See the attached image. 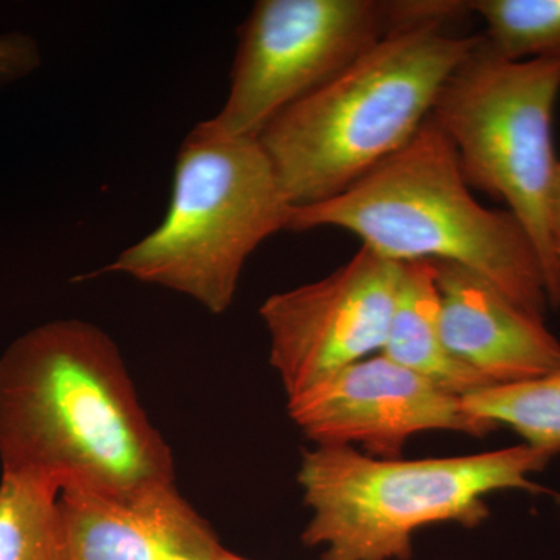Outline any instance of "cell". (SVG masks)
<instances>
[{
  "label": "cell",
  "mask_w": 560,
  "mask_h": 560,
  "mask_svg": "<svg viewBox=\"0 0 560 560\" xmlns=\"http://www.w3.org/2000/svg\"><path fill=\"white\" fill-rule=\"evenodd\" d=\"M290 209L259 139L201 121L180 145L161 226L101 272L178 291L221 315L250 254L287 230Z\"/></svg>",
  "instance_id": "5b68a950"
},
{
  "label": "cell",
  "mask_w": 560,
  "mask_h": 560,
  "mask_svg": "<svg viewBox=\"0 0 560 560\" xmlns=\"http://www.w3.org/2000/svg\"><path fill=\"white\" fill-rule=\"evenodd\" d=\"M559 92L560 57L506 60L480 35L431 110L455 147L467 184L503 201L529 235L551 307L560 305V270L548 232V198L559 161L552 139Z\"/></svg>",
  "instance_id": "8992f818"
},
{
  "label": "cell",
  "mask_w": 560,
  "mask_h": 560,
  "mask_svg": "<svg viewBox=\"0 0 560 560\" xmlns=\"http://www.w3.org/2000/svg\"><path fill=\"white\" fill-rule=\"evenodd\" d=\"M318 228L348 231L397 264L459 265L539 318L550 307L529 235L508 210L475 200L455 147L431 116L404 149L338 197L290 209L285 231Z\"/></svg>",
  "instance_id": "7a4b0ae2"
},
{
  "label": "cell",
  "mask_w": 560,
  "mask_h": 560,
  "mask_svg": "<svg viewBox=\"0 0 560 560\" xmlns=\"http://www.w3.org/2000/svg\"><path fill=\"white\" fill-rule=\"evenodd\" d=\"M58 495L46 482L2 475L0 560H66Z\"/></svg>",
  "instance_id": "5bb4252c"
},
{
  "label": "cell",
  "mask_w": 560,
  "mask_h": 560,
  "mask_svg": "<svg viewBox=\"0 0 560 560\" xmlns=\"http://www.w3.org/2000/svg\"><path fill=\"white\" fill-rule=\"evenodd\" d=\"M290 418L316 445H353L375 458H400L410 438L427 431L486 436L495 425L383 353L350 364L287 400Z\"/></svg>",
  "instance_id": "9c48e42d"
},
{
  "label": "cell",
  "mask_w": 560,
  "mask_h": 560,
  "mask_svg": "<svg viewBox=\"0 0 560 560\" xmlns=\"http://www.w3.org/2000/svg\"><path fill=\"white\" fill-rule=\"evenodd\" d=\"M463 401L470 415L497 429L510 427L526 445L552 456L560 452V370L534 381L489 386Z\"/></svg>",
  "instance_id": "4fadbf2b"
},
{
  "label": "cell",
  "mask_w": 560,
  "mask_h": 560,
  "mask_svg": "<svg viewBox=\"0 0 560 560\" xmlns=\"http://www.w3.org/2000/svg\"><path fill=\"white\" fill-rule=\"evenodd\" d=\"M452 22L401 25L265 128L259 142L291 208L338 197L418 135L480 39Z\"/></svg>",
  "instance_id": "3957f363"
},
{
  "label": "cell",
  "mask_w": 560,
  "mask_h": 560,
  "mask_svg": "<svg viewBox=\"0 0 560 560\" xmlns=\"http://www.w3.org/2000/svg\"><path fill=\"white\" fill-rule=\"evenodd\" d=\"M550 453L521 444L453 458L383 459L349 445H315L298 482L312 511L302 533L320 560H410L418 530L440 523L475 528L488 518L486 497L540 492L530 477Z\"/></svg>",
  "instance_id": "277c9868"
},
{
  "label": "cell",
  "mask_w": 560,
  "mask_h": 560,
  "mask_svg": "<svg viewBox=\"0 0 560 560\" xmlns=\"http://www.w3.org/2000/svg\"><path fill=\"white\" fill-rule=\"evenodd\" d=\"M2 475L55 489L130 493L175 482L116 342L80 319H57L0 357Z\"/></svg>",
  "instance_id": "6da1fadb"
},
{
  "label": "cell",
  "mask_w": 560,
  "mask_h": 560,
  "mask_svg": "<svg viewBox=\"0 0 560 560\" xmlns=\"http://www.w3.org/2000/svg\"><path fill=\"white\" fill-rule=\"evenodd\" d=\"M440 326L452 355L490 386L534 381L560 370V341L477 272L433 261Z\"/></svg>",
  "instance_id": "8fae6325"
},
{
  "label": "cell",
  "mask_w": 560,
  "mask_h": 560,
  "mask_svg": "<svg viewBox=\"0 0 560 560\" xmlns=\"http://www.w3.org/2000/svg\"><path fill=\"white\" fill-rule=\"evenodd\" d=\"M431 0H259L238 35L221 130L259 139L401 25L431 20Z\"/></svg>",
  "instance_id": "52a82bcc"
},
{
  "label": "cell",
  "mask_w": 560,
  "mask_h": 560,
  "mask_svg": "<svg viewBox=\"0 0 560 560\" xmlns=\"http://www.w3.org/2000/svg\"><path fill=\"white\" fill-rule=\"evenodd\" d=\"M486 44L512 61L560 57V0H475Z\"/></svg>",
  "instance_id": "9a60e30c"
},
{
  "label": "cell",
  "mask_w": 560,
  "mask_h": 560,
  "mask_svg": "<svg viewBox=\"0 0 560 560\" xmlns=\"http://www.w3.org/2000/svg\"><path fill=\"white\" fill-rule=\"evenodd\" d=\"M58 517L66 560H217L224 548L175 482L120 495L61 490Z\"/></svg>",
  "instance_id": "30bf717a"
},
{
  "label": "cell",
  "mask_w": 560,
  "mask_h": 560,
  "mask_svg": "<svg viewBox=\"0 0 560 560\" xmlns=\"http://www.w3.org/2000/svg\"><path fill=\"white\" fill-rule=\"evenodd\" d=\"M217 560H249L242 558V556L235 555V552H231L230 550H226V548H223V551L220 552L219 559Z\"/></svg>",
  "instance_id": "ac0fdd59"
},
{
  "label": "cell",
  "mask_w": 560,
  "mask_h": 560,
  "mask_svg": "<svg viewBox=\"0 0 560 560\" xmlns=\"http://www.w3.org/2000/svg\"><path fill=\"white\" fill-rule=\"evenodd\" d=\"M381 353L460 399L490 386L456 360L442 340L433 261L401 264L399 294Z\"/></svg>",
  "instance_id": "7c38bea8"
},
{
  "label": "cell",
  "mask_w": 560,
  "mask_h": 560,
  "mask_svg": "<svg viewBox=\"0 0 560 560\" xmlns=\"http://www.w3.org/2000/svg\"><path fill=\"white\" fill-rule=\"evenodd\" d=\"M400 279L401 264L361 246L327 278L272 294L261 304L270 363L287 400L382 352Z\"/></svg>",
  "instance_id": "ba28073f"
},
{
  "label": "cell",
  "mask_w": 560,
  "mask_h": 560,
  "mask_svg": "<svg viewBox=\"0 0 560 560\" xmlns=\"http://www.w3.org/2000/svg\"><path fill=\"white\" fill-rule=\"evenodd\" d=\"M35 49L22 36H7L0 39V75H18L33 68Z\"/></svg>",
  "instance_id": "2e32d148"
},
{
  "label": "cell",
  "mask_w": 560,
  "mask_h": 560,
  "mask_svg": "<svg viewBox=\"0 0 560 560\" xmlns=\"http://www.w3.org/2000/svg\"><path fill=\"white\" fill-rule=\"evenodd\" d=\"M548 232H550L552 256L560 270V160L556 165L550 198H548Z\"/></svg>",
  "instance_id": "e0dca14e"
}]
</instances>
